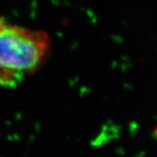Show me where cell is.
Listing matches in <instances>:
<instances>
[{"mask_svg":"<svg viewBox=\"0 0 157 157\" xmlns=\"http://www.w3.org/2000/svg\"><path fill=\"white\" fill-rule=\"evenodd\" d=\"M48 32L0 19V86L14 87L40 69L51 53Z\"/></svg>","mask_w":157,"mask_h":157,"instance_id":"cell-1","label":"cell"},{"mask_svg":"<svg viewBox=\"0 0 157 157\" xmlns=\"http://www.w3.org/2000/svg\"><path fill=\"white\" fill-rule=\"evenodd\" d=\"M155 135L157 136V127H156V128H155Z\"/></svg>","mask_w":157,"mask_h":157,"instance_id":"cell-2","label":"cell"}]
</instances>
